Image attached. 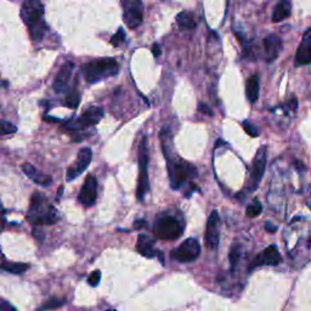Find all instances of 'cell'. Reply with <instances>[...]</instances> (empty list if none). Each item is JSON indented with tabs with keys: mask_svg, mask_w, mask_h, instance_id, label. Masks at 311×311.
Masks as SVG:
<instances>
[{
	"mask_svg": "<svg viewBox=\"0 0 311 311\" xmlns=\"http://www.w3.org/2000/svg\"><path fill=\"white\" fill-rule=\"evenodd\" d=\"M167 130L161 133V140L164 151L165 158L168 163V173H169V182L171 189L177 190L188 181L191 177H195L197 174V169L190 163L176 158L173 155V147H171V138Z\"/></svg>",
	"mask_w": 311,
	"mask_h": 311,
	"instance_id": "obj_1",
	"label": "cell"
},
{
	"mask_svg": "<svg viewBox=\"0 0 311 311\" xmlns=\"http://www.w3.org/2000/svg\"><path fill=\"white\" fill-rule=\"evenodd\" d=\"M21 16L27 25L34 41H40L45 35L47 26L44 21V7L40 0H26L21 9Z\"/></svg>",
	"mask_w": 311,
	"mask_h": 311,
	"instance_id": "obj_2",
	"label": "cell"
},
{
	"mask_svg": "<svg viewBox=\"0 0 311 311\" xmlns=\"http://www.w3.org/2000/svg\"><path fill=\"white\" fill-rule=\"evenodd\" d=\"M27 219L34 225H54L58 221V212L40 192H34L31 198Z\"/></svg>",
	"mask_w": 311,
	"mask_h": 311,
	"instance_id": "obj_3",
	"label": "cell"
},
{
	"mask_svg": "<svg viewBox=\"0 0 311 311\" xmlns=\"http://www.w3.org/2000/svg\"><path fill=\"white\" fill-rule=\"evenodd\" d=\"M85 81L90 84L97 83L102 79L118 75L119 65L114 58H100V60L90 61L82 68Z\"/></svg>",
	"mask_w": 311,
	"mask_h": 311,
	"instance_id": "obj_4",
	"label": "cell"
},
{
	"mask_svg": "<svg viewBox=\"0 0 311 311\" xmlns=\"http://www.w3.org/2000/svg\"><path fill=\"white\" fill-rule=\"evenodd\" d=\"M150 190L149 179V147H147V136H142L139 146V179L136 196L142 202Z\"/></svg>",
	"mask_w": 311,
	"mask_h": 311,
	"instance_id": "obj_5",
	"label": "cell"
},
{
	"mask_svg": "<svg viewBox=\"0 0 311 311\" xmlns=\"http://www.w3.org/2000/svg\"><path fill=\"white\" fill-rule=\"evenodd\" d=\"M183 224L173 215H163L157 219L153 232L156 237L163 241H175L182 235Z\"/></svg>",
	"mask_w": 311,
	"mask_h": 311,
	"instance_id": "obj_6",
	"label": "cell"
},
{
	"mask_svg": "<svg viewBox=\"0 0 311 311\" xmlns=\"http://www.w3.org/2000/svg\"><path fill=\"white\" fill-rule=\"evenodd\" d=\"M123 20L129 28H136L144 21V5L141 0H120Z\"/></svg>",
	"mask_w": 311,
	"mask_h": 311,
	"instance_id": "obj_7",
	"label": "cell"
},
{
	"mask_svg": "<svg viewBox=\"0 0 311 311\" xmlns=\"http://www.w3.org/2000/svg\"><path fill=\"white\" fill-rule=\"evenodd\" d=\"M266 159H268V146L263 145L259 150H258L256 157H254L253 165H252L251 177H250V188L251 191H256L262 181L263 176H264L265 168H266Z\"/></svg>",
	"mask_w": 311,
	"mask_h": 311,
	"instance_id": "obj_8",
	"label": "cell"
},
{
	"mask_svg": "<svg viewBox=\"0 0 311 311\" xmlns=\"http://www.w3.org/2000/svg\"><path fill=\"white\" fill-rule=\"evenodd\" d=\"M201 254V245L196 238H188L171 252V258L179 263H190L196 260Z\"/></svg>",
	"mask_w": 311,
	"mask_h": 311,
	"instance_id": "obj_9",
	"label": "cell"
},
{
	"mask_svg": "<svg viewBox=\"0 0 311 311\" xmlns=\"http://www.w3.org/2000/svg\"><path fill=\"white\" fill-rule=\"evenodd\" d=\"M91 159H93V152H91L90 149L88 147H84L78 152L77 155L76 162L68 168L67 174H66V180L67 181H73L76 177H78L81 174L84 173L87 170V168L89 167V164L91 163Z\"/></svg>",
	"mask_w": 311,
	"mask_h": 311,
	"instance_id": "obj_10",
	"label": "cell"
},
{
	"mask_svg": "<svg viewBox=\"0 0 311 311\" xmlns=\"http://www.w3.org/2000/svg\"><path fill=\"white\" fill-rule=\"evenodd\" d=\"M97 198V179L94 175H89L83 183L78 195V201L83 206L91 207Z\"/></svg>",
	"mask_w": 311,
	"mask_h": 311,
	"instance_id": "obj_11",
	"label": "cell"
},
{
	"mask_svg": "<svg viewBox=\"0 0 311 311\" xmlns=\"http://www.w3.org/2000/svg\"><path fill=\"white\" fill-rule=\"evenodd\" d=\"M206 244L210 250L215 251L220 241V233H219V214L217 210H213L208 219L206 229Z\"/></svg>",
	"mask_w": 311,
	"mask_h": 311,
	"instance_id": "obj_12",
	"label": "cell"
},
{
	"mask_svg": "<svg viewBox=\"0 0 311 311\" xmlns=\"http://www.w3.org/2000/svg\"><path fill=\"white\" fill-rule=\"evenodd\" d=\"M282 262V257H281L280 252H278L276 245H269L268 248H265L263 251V253H260L259 256L256 258V260L253 262V268L256 266H276L278 264H281Z\"/></svg>",
	"mask_w": 311,
	"mask_h": 311,
	"instance_id": "obj_13",
	"label": "cell"
},
{
	"mask_svg": "<svg viewBox=\"0 0 311 311\" xmlns=\"http://www.w3.org/2000/svg\"><path fill=\"white\" fill-rule=\"evenodd\" d=\"M311 64V27L305 32L303 40L295 54V65L304 66Z\"/></svg>",
	"mask_w": 311,
	"mask_h": 311,
	"instance_id": "obj_14",
	"label": "cell"
},
{
	"mask_svg": "<svg viewBox=\"0 0 311 311\" xmlns=\"http://www.w3.org/2000/svg\"><path fill=\"white\" fill-rule=\"evenodd\" d=\"M264 52L268 62L275 61L282 50V40L276 34H270L264 39Z\"/></svg>",
	"mask_w": 311,
	"mask_h": 311,
	"instance_id": "obj_15",
	"label": "cell"
},
{
	"mask_svg": "<svg viewBox=\"0 0 311 311\" xmlns=\"http://www.w3.org/2000/svg\"><path fill=\"white\" fill-rule=\"evenodd\" d=\"M73 70H75L73 62H66V64H64V66L61 67L57 76H56L54 85H52L55 93H64V91L66 90L68 82H70L71 76H72L73 73Z\"/></svg>",
	"mask_w": 311,
	"mask_h": 311,
	"instance_id": "obj_16",
	"label": "cell"
},
{
	"mask_svg": "<svg viewBox=\"0 0 311 311\" xmlns=\"http://www.w3.org/2000/svg\"><path fill=\"white\" fill-rule=\"evenodd\" d=\"M22 170H23V173H25L26 175L32 180V181L37 183V185H40V186L51 185L52 177L50 175H47V174L41 173V171L38 170L34 165L29 164V163H25V164L22 165Z\"/></svg>",
	"mask_w": 311,
	"mask_h": 311,
	"instance_id": "obj_17",
	"label": "cell"
},
{
	"mask_svg": "<svg viewBox=\"0 0 311 311\" xmlns=\"http://www.w3.org/2000/svg\"><path fill=\"white\" fill-rule=\"evenodd\" d=\"M103 117V109L101 107H97V106H93V107L88 108L87 111L83 112L81 115V122L84 128L87 127H93L96 126L97 123H100V120Z\"/></svg>",
	"mask_w": 311,
	"mask_h": 311,
	"instance_id": "obj_18",
	"label": "cell"
},
{
	"mask_svg": "<svg viewBox=\"0 0 311 311\" xmlns=\"http://www.w3.org/2000/svg\"><path fill=\"white\" fill-rule=\"evenodd\" d=\"M136 250H138V252L142 257L153 258L156 256L155 242H153V239L151 238L150 236L144 235V233H141V235H139L138 237Z\"/></svg>",
	"mask_w": 311,
	"mask_h": 311,
	"instance_id": "obj_19",
	"label": "cell"
},
{
	"mask_svg": "<svg viewBox=\"0 0 311 311\" xmlns=\"http://www.w3.org/2000/svg\"><path fill=\"white\" fill-rule=\"evenodd\" d=\"M292 11V0H281L276 4L272 13V22H282L283 20L288 19Z\"/></svg>",
	"mask_w": 311,
	"mask_h": 311,
	"instance_id": "obj_20",
	"label": "cell"
},
{
	"mask_svg": "<svg viewBox=\"0 0 311 311\" xmlns=\"http://www.w3.org/2000/svg\"><path fill=\"white\" fill-rule=\"evenodd\" d=\"M260 93V79L258 75H253L251 78H248L247 85H245V95L251 103H254L259 99Z\"/></svg>",
	"mask_w": 311,
	"mask_h": 311,
	"instance_id": "obj_21",
	"label": "cell"
},
{
	"mask_svg": "<svg viewBox=\"0 0 311 311\" xmlns=\"http://www.w3.org/2000/svg\"><path fill=\"white\" fill-rule=\"evenodd\" d=\"M176 23L180 28L183 31H189V29H194L196 27V21H195L194 15L188 11H182L176 16Z\"/></svg>",
	"mask_w": 311,
	"mask_h": 311,
	"instance_id": "obj_22",
	"label": "cell"
},
{
	"mask_svg": "<svg viewBox=\"0 0 311 311\" xmlns=\"http://www.w3.org/2000/svg\"><path fill=\"white\" fill-rule=\"evenodd\" d=\"M242 247L238 243L232 245L230 252V264H231V272H235L237 265L239 263V258H241Z\"/></svg>",
	"mask_w": 311,
	"mask_h": 311,
	"instance_id": "obj_23",
	"label": "cell"
},
{
	"mask_svg": "<svg viewBox=\"0 0 311 311\" xmlns=\"http://www.w3.org/2000/svg\"><path fill=\"white\" fill-rule=\"evenodd\" d=\"M29 269L28 264H25V263H13V262H9L7 266H5L4 271L11 272V274H23V272H26Z\"/></svg>",
	"mask_w": 311,
	"mask_h": 311,
	"instance_id": "obj_24",
	"label": "cell"
},
{
	"mask_svg": "<svg viewBox=\"0 0 311 311\" xmlns=\"http://www.w3.org/2000/svg\"><path fill=\"white\" fill-rule=\"evenodd\" d=\"M79 103H81V94H79L76 89H73L66 96L65 105L70 108H77L79 106Z\"/></svg>",
	"mask_w": 311,
	"mask_h": 311,
	"instance_id": "obj_25",
	"label": "cell"
},
{
	"mask_svg": "<svg viewBox=\"0 0 311 311\" xmlns=\"http://www.w3.org/2000/svg\"><path fill=\"white\" fill-rule=\"evenodd\" d=\"M17 132V127L9 120L0 119V136L10 135Z\"/></svg>",
	"mask_w": 311,
	"mask_h": 311,
	"instance_id": "obj_26",
	"label": "cell"
},
{
	"mask_svg": "<svg viewBox=\"0 0 311 311\" xmlns=\"http://www.w3.org/2000/svg\"><path fill=\"white\" fill-rule=\"evenodd\" d=\"M64 304H65V299L54 297V298H50L49 300L43 305V306H40L39 310H55V309H58V307H61Z\"/></svg>",
	"mask_w": 311,
	"mask_h": 311,
	"instance_id": "obj_27",
	"label": "cell"
},
{
	"mask_svg": "<svg viewBox=\"0 0 311 311\" xmlns=\"http://www.w3.org/2000/svg\"><path fill=\"white\" fill-rule=\"evenodd\" d=\"M263 212V206L258 201H254L253 203L250 204L247 208V215L250 218H257L262 214Z\"/></svg>",
	"mask_w": 311,
	"mask_h": 311,
	"instance_id": "obj_28",
	"label": "cell"
},
{
	"mask_svg": "<svg viewBox=\"0 0 311 311\" xmlns=\"http://www.w3.org/2000/svg\"><path fill=\"white\" fill-rule=\"evenodd\" d=\"M124 41H126V32H124L123 28H119L117 31V33L111 38V44L117 47V46L122 45Z\"/></svg>",
	"mask_w": 311,
	"mask_h": 311,
	"instance_id": "obj_29",
	"label": "cell"
},
{
	"mask_svg": "<svg viewBox=\"0 0 311 311\" xmlns=\"http://www.w3.org/2000/svg\"><path fill=\"white\" fill-rule=\"evenodd\" d=\"M100 280H101V271L95 270L91 272L90 276L88 277V283L90 284L91 287H96V286H99Z\"/></svg>",
	"mask_w": 311,
	"mask_h": 311,
	"instance_id": "obj_30",
	"label": "cell"
},
{
	"mask_svg": "<svg viewBox=\"0 0 311 311\" xmlns=\"http://www.w3.org/2000/svg\"><path fill=\"white\" fill-rule=\"evenodd\" d=\"M243 128L245 130V133H247L248 135H251L252 138H257V136L259 135V130H258L253 124L248 122V120H244L243 122Z\"/></svg>",
	"mask_w": 311,
	"mask_h": 311,
	"instance_id": "obj_31",
	"label": "cell"
},
{
	"mask_svg": "<svg viewBox=\"0 0 311 311\" xmlns=\"http://www.w3.org/2000/svg\"><path fill=\"white\" fill-rule=\"evenodd\" d=\"M198 111L202 112V113L207 114V115H213V111L210 109V107L208 105H206V103H200V106H198Z\"/></svg>",
	"mask_w": 311,
	"mask_h": 311,
	"instance_id": "obj_32",
	"label": "cell"
},
{
	"mask_svg": "<svg viewBox=\"0 0 311 311\" xmlns=\"http://www.w3.org/2000/svg\"><path fill=\"white\" fill-rule=\"evenodd\" d=\"M8 263L9 262L7 260V258H5L4 254H3L2 248H0V270H4L5 266H7Z\"/></svg>",
	"mask_w": 311,
	"mask_h": 311,
	"instance_id": "obj_33",
	"label": "cell"
},
{
	"mask_svg": "<svg viewBox=\"0 0 311 311\" xmlns=\"http://www.w3.org/2000/svg\"><path fill=\"white\" fill-rule=\"evenodd\" d=\"M0 310H15V307L5 300H3V299H0Z\"/></svg>",
	"mask_w": 311,
	"mask_h": 311,
	"instance_id": "obj_34",
	"label": "cell"
},
{
	"mask_svg": "<svg viewBox=\"0 0 311 311\" xmlns=\"http://www.w3.org/2000/svg\"><path fill=\"white\" fill-rule=\"evenodd\" d=\"M43 233H44V232H43V231H41L40 229L38 230L37 227H35V229H33V236H34L37 239H40V241H41V239L44 238V235H43Z\"/></svg>",
	"mask_w": 311,
	"mask_h": 311,
	"instance_id": "obj_35",
	"label": "cell"
},
{
	"mask_svg": "<svg viewBox=\"0 0 311 311\" xmlns=\"http://www.w3.org/2000/svg\"><path fill=\"white\" fill-rule=\"evenodd\" d=\"M152 52H153V56H155V57H158V56L161 55L162 50H161V47H159L158 44H155V45L152 46Z\"/></svg>",
	"mask_w": 311,
	"mask_h": 311,
	"instance_id": "obj_36",
	"label": "cell"
},
{
	"mask_svg": "<svg viewBox=\"0 0 311 311\" xmlns=\"http://www.w3.org/2000/svg\"><path fill=\"white\" fill-rule=\"evenodd\" d=\"M295 168H297L298 170H301V171H304L305 169H306V168H305V165L301 162H295Z\"/></svg>",
	"mask_w": 311,
	"mask_h": 311,
	"instance_id": "obj_37",
	"label": "cell"
},
{
	"mask_svg": "<svg viewBox=\"0 0 311 311\" xmlns=\"http://www.w3.org/2000/svg\"><path fill=\"white\" fill-rule=\"evenodd\" d=\"M145 224H146V221H145V220H138L135 223V227H136V229H139V227L145 226Z\"/></svg>",
	"mask_w": 311,
	"mask_h": 311,
	"instance_id": "obj_38",
	"label": "cell"
},
{
	"mask_svg": "<svg viewBox=\"0 0 311 311\" xmlns=\"http://www.w3.org/2000/svg\"><path fill=\"white\" fill-rule=\"evenodd\" d=\"M265 227H266V230L270 231V232H275V231L277 230V227H276V226H271L270 224H266V226H265Z\"/></svg>",
	"mask_w": 311,
	"mask_h": 311,
	"instance_id": "obj_39",
	"label": "cell"
}]
</instances>
